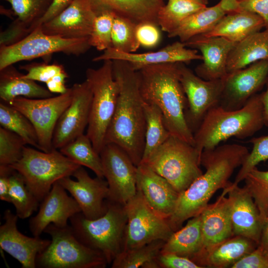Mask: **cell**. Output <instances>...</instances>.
I'll return each mask as SVG.
<instances>
[{
	"instance_id": "1",
	"label": "cell",
	"mask_w": 268,
	"mask_h": 268,
	"mask_svg": "<svg viewBox=\"0 0 268 268\" xmlns=\"http://www.w3.org/2000/svg\"><path fill=\"white\" fill-rule=\"evenodd\" d=\"M249 153L246 146L236 143L218 145L202 151L200 162L205 172L179 194L174 211L167 219L173 231L180 229L186 220L199 215L214 193L230 183L229 179Z\"/></svg>"
},
{
	"instance_id": "2",
	"label": "cell",
	"mask_w": 268,
	"mask_h": 268,
	"mask_svg": "<svg viewBox=\"0 0 268 268\" xmlns=\"http://www.w3.org/2000/svg\"><path fill=\"white\" fill-rule=\"evenodd\" d=\"M113 73L119 86L115 111L108 128L105 144L121 147L137 166L144 148L145 118L138 76L127 61L112 60Z\"/></svg>"
},
{
	"instance_id": "3",
	"label": "cell",
	"mask_w": 268,
	"mask_h": 268,
	"mask_svg": "<svg viewBox=\"0 0 268 268\" xmlns=\"http://www.w3.org/2000/svg\"><path fill=\"white\" fill-rule=\"evenodd\" d=\"M179 63L144 67L137 71L143 101L161 110L171 135L194 146L185 118L187 99L180 80Z\"/></svg>"
},
{
	"instance_id": "4",
	"label": "cell",
	"mask_w": 268,
	"mask_h": 268,
	"mask_svg": "<svg viewBox=\"0 0 268 268\" xmlns=\"http://www.w3.org/2000/svg\"><path fill=\"white\" fill-rule=\"evenodd\" d=\"M264 126L263 106L261 94L257 93L239 109L226 110L220 105L210 109L194 134V146L201 156L203 150L232 137H251Z\"/></svg>"
},
{
	"instance_id": "5",
	"label": "cell",
	"mask_w": 268,
	"mask_h": 268,
	"mask_svg": "<svg viewBox=\"0 0 268 268\" xmlns=\"http://www.w3.org/2000/svg\"><path fill=\"white\" fill-rule=\"evenodd\" d=\"M107 210L101 217L90 219L80 212L69 219L77 238L105 257L108 264L124 250L127 216L124 205L107 200Z\"/></svg>"
},
{
	"instance_id": "6",
	"label": "cell",
	"mask_w": 268,
	"mask_h": 268,
	"mask_svg": "<svg viewBox=\"0 0 268 268\" xmlns=\"http://www.w3.org/2000/svg\"><path fill=\"white\" fill-rule=\"evenodd\" d=\"M10 166L22 176L29 190L41 202L56 182L70 177L81 166L59 149L46 152L25 146L21 158Z\"/></svg>"
},
{
	"instance_id": "7",
	"label": "cell",
	"mask_w": 268,
	"mask_h": 268,
	"mask_svg": "<svg viewBox=\"0 0 268 268\" xmlns=\"http://www.w3.org/2000/svg\"><path fill=\"white\" fill-rule=\"evenodd\" d=\"M200 161L201 155L194 145L171 135L140 163L165 179L180 194L203 173Z\"/></svg>"
},
{
	"instance_id": "8",
	"label": "cell",
	"mask_w": 268,
	"mask_h": 268,
	"mask_svg": "<svg viewBox=\"0 0 268 268\" xmlns=\"http://www.w3.org/2000/svg\"><path fill=\"white\" fill-rule=\"evenodd\" d=\"M51 236L49 246L36 258V267L42 268H104L108 264L101 252L82 243L70 225L50 224L44 230Z\"/></svg>"
},
{
	"instance_id": "9",
	"label": "cell",
	"mask_w": 268,
	"mask_h": 268,
	"mask_svg": "<svg viewBox=\"0 0 268 268\" xmlns=\"http://www.w3.org/2000/svg\"><path fill=\"white\" fill-rule=\"evenodd\" d=\"M112 64V60H105L100 67L88 68L85 73L92 93L86 134L99 154L105 145V135L119 95V86L114 77Z\"/></svg>"
},
{
	"instance_id": "10",
	"label": "cell",
	"mask_w": 268,
	"mask_h": 268,
	"mask_svg": "<svg viewBox=\"0 0 268 268\" xmlns=\"http://www.w3.org/2000/svg\"><path fill=\"white\" fill-rule=\"evenodd\" d=\"M91 47L89 38L69 39L45 33L37 27L18 42L0 48V70L24 60L62 52L79 56Z\"/></svg>"
},
{
	"instance_id": "11",
	"label": "cell",
	"mask_w": 268,
	"mask_h": 268,
	"mask_svg": "<svg viewBox=\"0 0 268 268\" xmlns=\"http://www.w3.org/2000/svg\"><path fill=\"white\" fill-rule=\"evenodd\" d=\"M124 208L128 219L123 251L157 240L166 241L174 232L168 220L157 214L137 191Z\"/></svg>"
},
{
	"instance_id": "12",
	"label": "cell",
	"mask_w": 268,
	"mask_h": 268,
	"mask_svg": "<svg viewBox=\"0 0 268 268\" xmlns=\"http://www.w3.org/2000/svg\"><path fill=\"white\" fill-rule=\"evenodd\" d=\"M72 97L71 88L65 93L44 98L18 97L9 105L23 113L33 125L40 150L46 152L53 149V137L57 122L69 105Z\"/></svg>"
},
{
	"instance_id": "13",
	"label": "cell",
	"mask_w": 268,
	"mask_h": 268,
	"mask_svg": "<svg viewBox=\"0 0 268 268\" xmlns=\"http://www.w3.org/2000/svg\"><path fill=\"white\" fill-rule=\"evenodd\" d=\"M178 67L180 82L188 102L185 118L194 134L208 111L220 105L223 79L204 80L194 73L185 63H179Z\"/></svg>"
},
{
	"instance_id": "14",
	"label": "cell",
	"mask_w": 268,
	"mask_h": 268,
	"mask_svg": "<svg viewBox=\"0 0 268 268\" xmlns=\"http://www.w3.org/2000/svg\"><path fill=\"white\" fill-rule=\"evenodd\" d=\"M100 155L108 184V200L125 205L137 192V166L125 151L114 143L105 144Z\"/></svg>"
},
{
	"instance_id": "15",
	"label": "cell",
	"mask_w": 268,
	"mask_h": 268,
	"mask_svg": "<svg viewBox=\"0 0 268 268\" xmlns=\"http://www.w3.org/2000/svg\"><path fill=\"white\" fill-rule=\"evenodd\" d=\"M268 75V60H261L231 72L223 78L220 106L226 110L243 107L265 85Z\"/></svg>"
},
{
	"instance_id": "16",
	"label": "cell",
	"mask_w": 268,
	"mask_h": 268,
	"mask_svg": "<svg viewBox=\"0 0 268 268\" xmlns=\"http://www.w3.org/2000/svg\"><path fill=\"white\" fill-rule=\"evenodd\" d=\"M71 102L56 124L53 137V147L60 149L83 134L88 126L92 93L88 81L72 86Z\"/></svg>"
},
{
	"instance_id": "17",
	"label": "cell",
	"mask_w": 268,
	"mask_h": 268,
	"mask_svg": "<svg viewBox=\"0 0 268 268\" xmlns=\"http://www.w3.org/2000/svg\"><path fill=\"white\" fill-rule=\"evenodd\" d=\"M72 176L66 177L58 182L71 195L78 204L81 212L90 219L99 218L107 210L109 187L106 180L96 177H91L82 166L73 173Z\"/></svg>"
},
{
	"instance_id": "18",
	"label": "cell",
	"mask_w": 268,
	"mask_h": 268,
	"mask_svg": "<svg viewBox=\"0 0 268 268\" xmlns=\"http://www.w3.org/2000/svg\"><path fill=\"white\" fill-rule=\"evenodd\" d=\"M4 222L0 226V247L17 260L22 268H36V258L50 244L51 240L40 236L28 237L17 227L18 218L10 210L4 212Z\"/></svg>"
},
{
	"instance_id": "19",
	"label": "cell",
	"mask_w": 268,
	"mask_h": 268,
	"mask_svg": "<svg viewBox=\"0 0 268 268\" xmlns=\"http://www.w3.org/2000/svg\"><path fill=\"white\" fill-rule=\"evenodd\" d=\"M57 182L41 201L37 214L29 221V229L34 236H40L50 224L58 227L67 225L68 220L81 212L77 202Z\"/></svg>"
},
{
	"instance_id": "20",
	"label": "cell",
	"mask_w": 268,
	"mask_h": 268,
	"mask_svg": "<svg viewBox=\"0 0 268 268\" xmlns=\"http://www.w3.org/2000/svg\"><path fill=\"white\" fill-rule=\"evenodd\" d=\"M96 16L90 0H73L60 13L39 26L49 35L69 39L89 38Z\"/></svg>"
},
{
	"instance_id": "21",
	"label": "cell",
	"mask_w": 268,
	"mask_h": 268,
	"mask_svg": "<svg viewBox=\"0 0 268 268\" xmlns=\"http://www.w3.org/2000/svg\"><path fill=\"white\" fill-rule=\"evenodd\" d=\"M197 50L188 49L184 43L177 41L156 52L144 53H127L110 47L103 53L93 59V61L123 60L128 62L136 71L148 66L174 63H189L194 60L202 61Z\"/></svg>"
},
{
	"instance_id": "22",
	"label": "cell",
	"mask_w": 268,
	"mask_h": 268,
	"mask_svg": "<svg viewBox=\"0 0 268 268\" xmlns=\"http://www.w3.org/2000/svg\"><path fill=\"white\" fill-rule=\"evenodd\" d=\"M185 46L198 50L203 63L195 69L196 74L206 80L222 79L227 74V62L230 52L236 43L224 37L197 35L185 43Z\"/></svg>"
},
{
	"instance_id": "23",
	"label": "cell",
	"mask_w": 268,
	"mask_h": 268,
	"mask_svg": "<svg viewBox=\"0 0 268 268\" xmlns=\"http://www.w3.org/2000/svg\"><path fill=\"white\" fill-rule=\"evenodd\" d=\"M136 190L159 215L167 219L171 215L179 194L165 179L144 164L137 166Z\"/></svg>"
},
{
	"instance_id": "24",
	"label": "cell",
	"mask_w": 268,
	"mask_h": 268,
	"mask_svg": "<svg viewBox=\"0 0 268 268\" xmlns=\"http://www.w3.org/2000/svg\"><path fill=\"white\" fill-rule=\"evenodd\" d=\"M226 188L231 203L233 235L246 237L258 245L263 223L252 197L244 187L230 183Z\"/></svg>"
},
{
	"instance_id": "25",
	"label": "cell",
	"mask_w": 268,
	"mask_h": 268,
	"mask_svg": "<svg viewBox=\"0 0 268 268\" xmlns=\"http://www.w3.org/2000/svg\"><path fill=\"white\" fill-rule=\"evenodd\" d=\"M226 188L216 201L208 204L200 213L203 248L207 251L233 235L231 207Z\"/></svg>"
},
{
	"instance_id": "26",
	"label": "cell",
	"mask_w": 268,
	"mask_h": 268,
	"mask_svg": "<svg viewBox=\"0 0 268 268\" xmlns=\"http://www.w3.org/2000/svg\"><path fill=\"white\" fill-rule=\"evenodd\" d=\"M9 2L17 18L0 33V45L8 46L24 38L34 29L49 4L48 0H3Z\"/></svg>"
},
{
	"instance_id": "27",
	"label": "cell",
	"mask_w": 268,
	"mask_h": 268,
	"mask_svg": "<svg viewBox=\"0 0 268 268\" xmlns=\"http://www.w3.org/2000/svg\"><path fill=\"white\" fill-rule=\"evenodd\" d=\"M257 246L255 242L248 238L234 236L210 250L199 254L192 260L202 268L231 267Z\"/></svg>"
},
{
	"instance_id": "28",
	"label": "cell",
	"mask_w": 268,
	"mask_h": 268,
	"mask_svg": "<svg viewBox=\"0 0 268 268\" xmlns=\"http://www.w3.org/2000/svg\"><path fill=\"white\" fill-rule=\"evenodd\" d=\"M96 15L110 11L136 24L152 22L157 25V15L163 6L160 0H90Z\"/></svg>"
},
{
	"instance_id": "29",
	"label": "cell",
	"mask_w": 268,
	"mask_h": 268,
	"mask_svg": "<svg viewBox=\"0 0 268 268\" xmlns=\"http://www.w3.org/2000/svg\"><path fill=\"white\" fill-rule=\"evenodd\" d=\"M265 28L263 19L258 15L246 11L227 13L205 36L224 37L237 43Z\"/></svg>"
},
{
	"instance_id": "30",
	"label": "cell",
	"mask_w": 268,
	"mask_h": 268,
	"mask_svg": "<svg viewBox=\"0 0 268 268\" xmlns=\"http://www.w3.org/2000/svg\"><path fill=\"white\" fill-rule=\"evenodd\" d=\"M264 60H268V30L265 29L235 44L228 57L227 72L242 69Z\"/></svg>"
},
{
	"instance_id": "31",
	"label": "cell",
	"mask_w": 268,
	"mask_h": 268,
	"mask_svg": "<svg viewBox=\"0 0 268 268\" xmlns=\"http://www.w3.org/2000/svg\"><path fill=\"white\" fill-rule=\"evenodd\" d=\"M52 96L51 93L35 81L24 77L13 65L0 70V98L9 104L18 97L44 98Z\"/></svg>"
},
{
	"instance_id": "32",
	"label": "cell",
	"mask_w": 268,
	"mask_h": 268,
	"mask_svg": "<svg viewBox=\"0 0 268 268\" xmlns=\"http://www.w3.org/2000/svg\"><path fill=\"white\" fill-rule=\"evenodd\" d=\"M200 214L191 218L186 225L172 233L160 253H173L190 259L203 250Z\"/></svg>"
},
{
	"instance_id": "33",
	"label": "cell",
	"mask_w": 268,
	"mask_h": 268,
	"mask_svg": "<svg viewBox=\"0 0 268 268\" xmlns=\"http://www.w3.org/2000/svg\"><path fill=\"white\" fill-rule=\"evenodd\" d=\"M226 13L219 2L213 6H206L185 19L168 34V37H178L181 42L185 43L197 35L211 31Z\"/></svg>"
},
{
	"instance_id": "34",
	"label": "cell",
	"mask_w": 268,
	"mask_h": 268,
	"mask_svg": "<svg viewBox=\"0 0 268 268\" xmlns=\"http://www.w3.org/2000/svg\"><path fill=\"white\" fill-rule=\"evenodd\" d=\"M143 107L145 118V143L140 163L145 161L171 135L159 108L144 101Z\"/></svg>"
},
{
	"instance_id": "35",
	"label": "cell",
	"mask_w": 268,
	"mask_h": 268,
	"mask_svg": "<svg viewBox=\"0 0 268 268\" xmlns=\"http://www.w3.org/2000/svg\"><path fill=\"white\" fill-rule=\"evenodd\" d=\"M59 150L75 163L91 170L96 177L104 178L100 155L86 134L80 135Z\"/></svg>"
},
{
	"instance_id": "36",
	"label": "cell",
	"mask_w": 268,
	"mask_h": 268,
	"mask_svg": "<svg viewBox=\"0 0 268 268\" xmlns=\"http://www.w3.org/2000/svg\"><path fill=\"white\" fill-rule=\"evenodd\" d=\"M206 6L201 0H169L158 12V25L168 34L187 17Z\"/></svg>"
},
{
	"instance_id": "37",
	"label": "cell",
	"mask_w": 268,
	"mask_h": 268,
	"mask_svg": "<svg viewBox=\"0 0 268 268\" xmlns=\"http://www.w3.org/2000/svg\"><path fill=\"white\" fill-rule=\"evenodd\" d=\"M0 124L20 136L26 145L40 150L37 134L30 120L20 111L3 102L0 103Z\"/></svg>"
},
{
	"instance_id": "38",
	"label": "cell",
	"mask_w": 268,
	"mask_h": 268,
	"mask_svg": "<svg viewBox=\"0 0 268 268\" xmlns=\"http://www.w3.org/2000/svg\"><path fill=\"white\" fill-rule=\"evenodd\" d=\"M9 196L10 203L21 219L30 217L40 205V202L29 190L22 176L13 169L9 176Z\"/></svg>"
},
{
	"instance_id": "39",
	"label": "cell",
	"mask_w": 268,
	"mask_h": 268,
	"mask_svg": "<svg viewBox=\"0 0 268 268\" xmlns=\"http://www.w3.org/2000/svg\"><path fill=\"white\" fill-rule=\"evenodd\" d=\"M165 241L157 240L144 245L123 251L112 263V268H138L155 259Z\"/></svg>"
},
{
	"instance_id": "40",
	"label": "cell",
	"mask_w": 268,
	"mask_h": 268,
	"mask_svg": "<svg viewBox=\"0 0 268 268\" xmlns=\"http://www.w3.org/2000/svg\"><path fill=\"white\" fill-rule=\"evenodd\" d=\"M244 186L252 197L262 221L268 216V170L261 171L257 167L246 176Z\"/></svg>"
},
{
	"instance_id": "41",
	"label": "cell",
	"mask_w": 268,
	"mask_h": 268,
	"mask_svg": "<svg viewBox=\"0 0 268 268\" xmlns=\"http://www.w3.org/2000/svg\"><path fill=\"white\" fill-rule=\"evenodd\" d=\"M136 24L126 18L115 15L112 30V48L117 50L134 53L140 44L136 34Z\"/></svg>"
},
{
	"instance_id": "42",
	"label": "cell",
	"mask_w": 268,
	"mask_h": 268,
	"mask_svg": "<svg viewBox=\"0 0 268 268\" xmlns=\"http://www.w3.org/2000/svg\"><path fill=\"white\" fill-rule=\"evenodd\" d=\"M115 16L114 13L108 11L96 15L89 37L91 47H94L98 51H105L112 47V30Z\"/></svg>"
},
{
	"instance_id": "43",
	"label": "cell",
	"mask_w": 268,
	"mask_h": 268,
	"mask_svg": "<svg viewBox=\"0 0 268 268\" xmlns=\"http://www.w3.org/2000/svg\"><path fill=\"white\" fill-rule=\"evenodd\" d=\"M26 145L18 135L0 127V165L10 166L17 162Z\"/></svg>"
},
{
	"instance_id": "44",
	"label": "cell",
	"mask_w": 268,
	"mask_h": 268,
	"mask_svg": "<svg viewBox=\"0 0 268 268\" xmlns=\"http://www.w3.org/2000/svg\"><path fill=\"white\" fill-rule=\"evenodd\" d=\"M249 142L252 144V149L241 165L232 183L233 185H238L258 164L268 159V135L253 137Z\"/></svg>"
},
{
	"instance_id": "45",
	"label": "cell",
	"mask_w": 268,
	"mask_h": 268,
	"mask_svg": "<svg viewBox=\"0 0 268 268\" xmlns=\"http://www.w3.org/2000/svg\"><path fill=\"white\" fill-rule=\"evenodd\" d=\"M21 68L27 71L24 77L45 83L65 70L62 66L58 64H32L22 66Z\"/></svg>"
},
{
	"instance_id": "46",
	"label": "cell",
	"mask_w": 268,
	"mask_h": 268,
	"mask_svg": "<svg viewBox=\"0 0 268 268\" xmlns=\"http://www.w3.org/2000/svg\"><path fill=\"white\" fill-rule=\"evenodd\" d=\"M159 25L152 22H142L136 25V34L140 46L146 48L155 47L160 42L161 33Z\"/></svg>"
},
{
	"instance_id": "47",
	"label": "cell",
	"mask_w": 268,
	"mask_h": 268,
	"mask_svg": "<svg viewBox=\"0 0 268 268\" xmlns=\"http://www.w3.org/2000/svg\"><path fill=\"white\" fill-rule=\"evenodd\" d=\"M156 261L160 268H202L190 258L173 253H160Z\"/></svg>"
},
{
	"instance_id": "48",
	"label": "cell",
	"mask_w": 268,
	"mask_h": 268,
	"mask_svg": "<svg viewBox=\"0 0 268 268\" xmlns=\"http://www.w3.org/2000/svg\"><path fill=\"white\" fill-rule=\"evenodd\" d=\"M231 268H268V254L258 246L256 249L234 264Z\"/></svg>"
},
{
	"instance_id": "49",
	"label": "cell",
	"mask_w": 268,
	"mask_h": 268,
	"mask_svg": "<svg viewBox=\"0 0 268 268\" xmlns=\"http://www.w3.org/2000/svg\"><path fill=\"white\" fill-rule=\"evenodd\" d=\"M236 3L237 10L251 12L260 16L264 22L265 29L268 30V0H236Z\"/></svg>"
},
{
	"instance_id": "50",
	"label": "cell",
	"mask_w": 268,
	"mask_h": 268,
	"mask_svg": "<svg viewBox=\"0 0 268 268\" xmlns=\"http://www.w3.org/2000/svg\"><path fill=\"white\" fill-rule=\"evenodd\" d=\"M73 0H52L43 16L35 24L33 30L50 20L64 10Z\"/></svg>"
},
{
	"instance_id": "51",
	"label": "cell",
	"mask_w": 268,
	"mask_h": 268,
	"mask_svg": "<svg viewBox=\"0 0 268 268\" xmlns=\"http://www.w3.org/2000/svg\"><path fill=\"white\" fill-rule=\"evenodd\" d=\"M12 169L9 166L0 165V199L9 203V176Z\"/></svg>"
},
{
	"instance_id": "52",
	"label": "cell",
	"mask_w": 268,
	"mask_h": 268,
	"mask_svg": "<svg viewBox=\"0 0 268 268\" xmlns=\"http://www.w3.org/2000/svg\"><path fill=\"white\" fill-rule=\"evenodd\" d=\"M67 77L66 71H62L46 83L47 88L52 93L61 94L66 93L69 89L66 85Z\"/></svg>"
},
{
	"instance_id": "53",
	"label": "cell",
	"mask_w": 268,
	"mask_h": 268,
	"mask_svg": "<svg viewBox=\"0 0 268 268\" xmlns=\"http://www.w3.org/2000/svg\"><path fill=\"white\" fill-rule=\"evenodd\" d=\"M258 246L263 252L268 254V216L263 222L260 242Z\"/></svg>"
},
{
	"instance_id": "54",
	"label": "cell",
	"mask_w": 268,
	"mask_h": 268,
	"mask_svg": "<svg viewBox=\"0 0 268 268\" xmlns=\"http://www.w3.org/2000/svg\"><path fill=\"white\" fill-rule=\"evenodd\" d=\"M266 90L261 94L263 106L264 119L265 126L268 127V75L265 83Z\"/></svg>"
},
{
	"instance_id": "55",
	"label": "cell",
	"mask_w": 268,
	"mask_h": 268,
	"mask_svg": "<svg viewBox=\"0 0 268 268\" xmlns=\"http://www.w3.org/2000/svg\"><path fill=\"white\" fill-rule=\"evenodd\" d=\"M219 2L227 13L237 10L236 0H220Z\"/></svg>"
},
{
	"instance_id": "56",
	"label": "cell",
	"mask_w": 268,
	"mask_h": 268,
	"mask_svg": "<svg viewBox=\"0 0 268 268\" xmlns=\"http://www.w3.org/2000/svg\"><path fill=\"white\" fill-rule=\"evenodd\" d=\"M203 3L207 4L208 3V0H201Z\"/></svg>"
}]
</instances>
